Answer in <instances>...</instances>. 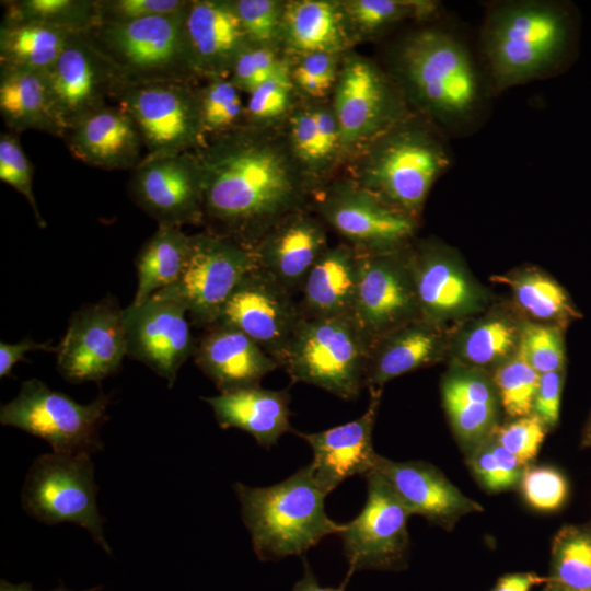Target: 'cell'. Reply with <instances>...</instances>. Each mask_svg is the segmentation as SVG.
<instances>
[{
  "label": "cell",
  "mask_w": 591,
  "mask_h": 591,
  "mask_svg": "<svg viewBox=\"0 0 591 591\" xmlns=\"http://www.w3.org/2000/svg\"><path fill=\"white\" fill-rule=\"evenodd\" d=\"M204 171V218L251 248L258 236L292 213L301 198L283 152L255 134L235 129L196 151Z\"/></svg>",
  "instance_id": "1"
},
{
  "label": "cell",
  "mask_w": 591,
  "mask_h": 591,
  "mask_svg": "<svg viewBox=\"0 0 591 591\" xmlns=\"http://www.w3.org/2000/svg\"><path fill=\"white\" fill-rule=\"evenodd\" d=\"M394 67L414 104L452 131L472 126L486 97V85L463 40L439 28L406 36L394 53Z\"/></svg>",
  "instance_id": "2"
},
{
  "label": "cell",
  "mask_w": 591,
  "mask_h": 591,
  "mask_svg": "<svg viewBox=\"0 0 591 591\" xmlns=\"http://www.w3.org/2000/svg\"><path fill=\"white\" fill-rule=\"evenodd\" d=\"M233 489L253 549L263 561L302 555L344 530V524L326 514L327 494L316 483L310 464L268 487L236 482Z\"/></svg>",
  "instance_id": "3"
},
{
  "label": "cell",
  "mask_w": 591,
  "mask_h": 591,
  "mask_svg": "<svg viewBox=\"0 0 591 591\" xmlns=\"http://www.w3.org/2000/svg\"><path fill=\"white\" fill-rule=\"evenodd\" d=\"M567 31L564 12L551 2L521 0L493 5L480 34L493 90L502 92L543 78L563 55Z\"/></svg>",
  "instance_id": "4"
},
{
  "label": "cell",
  "mask_w": 591,
  "mask_h": 591,
  "mask_svg": "<svg viewBox=\"0 0 591 591\" xmlns=\"http://www.w3.org/2000/svg\"><path fill=\"white\" fill-rule=\"evenodd\" d=\"M372 344L352 315H303L281 366L294 383L311 384L352 401L364 386Z\"/></svg>",
  "instance_id": "5"
},
{
  "label": "cell",
  "mask_w": 591,
  "mask_h": 591,
  "mask_svg": "<svg viewBox=\"0 0 591 591\" xmlns=\"http://www.w3.org/2000/svg\"><path fill=\"white\" fill-rule=\"evenodd\" d=\"M185 12L126 23H97L83 34L123 84L181 81L196 76L186 44Z\"/></svg>",
  "instance_id": "6"
},
{
  "label": "cell",
  "mask_w": 591,
  "mask_h": 591,
  "mask_svg": "<svg viewBox=\"0 0 591 591\" xmlns=\"http://www.w3.org/2000/svg\"><path fill=\"white\" fill-rule=\"evenodd\" d=\"M450 163L436 132L402 120L379 137L372 149L364 172L366 189L414 218Z\"/></svg>",
  "instance_id": "7"
},
{
  "label": "cell",
  "mask_w": 591,
  "mask_h": 591,
  "mask_svg": "<svg viewBox=\"0 0 591 591\" xmlns=\"http://www.w3.org/2000/svg\"><path fill=\"white\" fill-rule=\"evenodd\" d=\"M109 396L100 392L89 404L30 379L1 406L0 422L45 440L56 453L92 454L102 449L100 430L108 419Z\"/></svg>",
  "instance_id": "8"
},
{
  "label": "cell",
  "mask_w": 591,
  "mask_h": 591,
  "mask_svg": "<svg viewBox=\"0 0 591 591\" xmlns=\"http://www.w3.org/2000/svg\"><path fill=\"white\" fill-rule=\"evenodd\" d=\"M96 493L90 455L53 452L37 456L32 463L22 487L21 502L23 509L42 523L71 522L84 528L109 554Z\"/></svg>",
  "instance_id": "9"
},
{
  "label": "cell",
  "mask_w": 591,
  "mask_h": 591,
  "mask_svg": "<svg viewBox=\"0 0 591 591\" xmlns=\"http://www.w3.org/2000/svg\"><path fill=\"white\" fill-rule=\"evenodd\" d=\"M256 266L252 250L215 233L190 235L183 274L173 286L155 293L173 298L196 326H212L242 279Z\"/></svg>",
  "instance_id": "10"
},
{
  "label": "cell",
  "mask_w": 591,
  "mask_h": 591,
  "mask_svg": "<svg viewBox=\"0 0 591 591\" xmlns=\"http://www.w3.org/2000/svg\"><path fill=\"white\" fill-rule=\"evenodd\" d=\"M115 99L136 124L144 157L197 151L207 144L197 90L190 82L125 84Z\"/></svg>",
  "instance_id": "11"
},
{
  "label": "cell",
  "mask_w": 591,
  "mask_h": 591,
  "mask_svg": "<svg viewBox=\"0 0 591 591\" xmlns=\"http://www.w3.org/2000/svg\"><path fill=\"white\" fill-rule=\"evenodd\" d=\"M364 477V506L338 534L349 567L345 583L358 570H399L408 559L407 520L412 514L380 474L371 472Z\"/></svg>",
  "instance_id": "12"
},
{
  "label": "cell",
  "mask_w": 591,
  "mask_h": 591,
  "mask_svg": "<svg viewBox=\"0 0 591 591\" xmlns=\"http://www.w3.org/2000/svg\"><path fill=\"white\" fill-rule=\"evenodd\" d=\"M128 190L158 225L181 228L204 219V171L196 151L144 157L132 170Z\"/></svg>",
  "instance_id": "13"
},
{
  "label": "cell",
  "mask_w": 591,
  "mask_h": 591,
  "mask_svg": "<svg viewBox=\"0 0 591 591\" xmlns=\"http://www.w3.org/2000/svg\"><path fill=\"white\" fill-rule=\"evenodd\" d=\"M57 370L70 383L100 382L127 356L124 309L112 298L81 306L57 347Z\"/></svg>",
  "instance_id": "14"
},
{
  "label": "cell",
  "mask_w": 591,
  "mask_h": 591,
  "mask_svg": "<svg viewBox=\"0 0 591 591\" xmlns=\"http://www.w3.org/2000/svg\"><path fill=\"white\" fill-rule=\"evenodd\" d=\"M302 318L294 294L255 266L235 288L213 325L244 333L281 366Z\"/></svg>",
  "instance_id": "15"
},
{
  "label": "cell",
  "mask_w": 591,
  "mask_h": 591,
  "mask_svg": "<svg viewBox=\"0 0 591 591\" xmlns=\"http://www.w3.org/2000/svg\"><path fill=\"white\" fill-rule=\"evenodd\" d=\"M124 316L127 356L149 367L172 387L195 350L186 308L173 298L154 293L143 303L124 309Z\"/></svg>",
  "instance_id": "16"
},
{
  "label": "cell",
  "mask_w": 591,
  "mask_h": 591,
  "mask_svg": "<svg viewBox=\"0 0 591 591\" xmlns=\"http://www.w3.org/2000/svg\"><path fill=\"white\" fill-rule=\"evenodd\" d=\"M352 317L372 341L420 318L406 257L360 253Z\"/></svg>",
  "instance_id": "17"
},
{
  "label": "cell",
  "mask_w": 591,
  "mask_h": 591,
  "mask_svg": "<svg viewBox=\"0 0 591 591\" xmlns=\"http://www.w3.org/2000/svg\"><path fill=\"white\" fill-rule=\"evenodd\" d=\"M46 78L66 134L80 119L105 106L106 99H115L124 85L115 68L83 33L66 46L46 71Z\"/></svg>",
  "instance_id": "18"
},
{
  "label": "cell",
  "mask_w": 591,
  "mask_h": 591,
  "mask_svg": "<svg viewBox=\"0 0 591 591\" xmlns=\"http://www.w3.org/2000/svg\"><path fill=\"white\" fill-rule=\"evenodd\" d=\"M333 113L343 144L381 137L404 120L403 101L397 90L373 63L362 58L345 63Z\"/></svg>",
  "instance_id": "19"
},
{
  "label": "cell",
  "mask_w": 591,
  "mask_h": 591,
  "mask_svg": "<svg viewBox=\"0 0 591 591\" xmlns=\"http://www.w3.org/2000/svg\"><path fill=\"white\" fill-rule=\"evenodd\" d=\"M320 207L326 221L360 253L394 252L415 230L414 218L366 188H337Z\"/></svg>",
  "instance_id": "20"
},
{
  "label": "cell",
  "mask_w": 591,
  "mask_h": 591,
  "mask_svg": "<svg viewBox=\"0 0 591 591\" xmlns=\"http://www.w3.org/2000/svg\"><path fill=\"white\" fill-rule=\"evenodd\" d=\"M372 472L380 474L412 515L451 531L465 515L483 506L464 495L434 465L422 461H393L378 455Z\"/></svg>",
  "instance_id": "21"
},
{
  "label": "cell",
  "mask_w": 591,
  "mask_h": 591,
  "mask_svg": "<svg viewBox=\"0 0 591 591\" xmlns=\"http://www.w3.org/2000/svg\"><path fill=\"white\" fill-rule=\"evenodd\" d=\"M368 409L359 418L312 433L294 431L311 447L310 463L316 483L328 495L355 475L366 476L374 468L378 453L372 442L381 389L370 390Z\"/></svg>",
  "instance_id": "22"
},
{
  "label": "cell",
  "mask_w": 591,
  "mask_h": 591,
  "mask_svg": "<svg viewBox=\"0 0 591 591\" xmlns=\"http://www.w3.org/2000/svg\"><path fill=\"white\" fill-rule=\"evenodd\" d=\"M327 247L321 224L292 212L263 232L251 250L256 266L296 294Z\"/></svg>",
  "instance_id": "23"
},
{
  "label": "cell",
  "mask_w": 591,
  "mask_h": 591,
  "mask_svg": "<svg viewBox=\"0 0 591 591\" xmlns=\"http://www.w3.org/2000/svg\"><path fill=\"white\" fill-rule=\"evenodd\" d=\"M184 30L197 77H224L240 51L250 44L233 1H189Z\"/></svg>",
  "instance_id": "24"
},
{
  "label": "cell",
  "mask_w": 591,
  "mask_h": 591,
  "mask_svg": "<svg viewBox=\"0 0 591 591\" xmlns=\"http://www.w3.org/2000/svg\"><path fill=\"white\" fill-rule=\"evenodd\" d=\"M193 358L219 393L257 386L265 375L279 367L244 333L219 324L205 328L196 339Z\"/></svg>",
  "instance_id": "25"
},
{
  "label": "cell",
  "mask_w": 591,
  "mask_h": 591,
  "mask_svg": "<svg viewBox=\"0 0 591 591\" xmlns=\"http://www.w3.org/2000/svg\"><path fill=\"white\" fill-rule=\"evenodd\" d=\"M68 149L77 160L104 170H134L144 157L140 132L118 105H105L72 126L66 134Z\"/></svg>",
  "instance_id": "26"
},
{
  "label": "cell",
  "mask_w": 591,
  "mask_h": 591,
  "mask_svg": "<svg viewBox=\"0 0 591 591\" xmlns=\"http://www.w3.org/2000/svg\"><path fill=\"white\" fill-rule=\"evenodd\" d=\"M420 317L436 323L472 311L478 292L443 251L424 246L406 257Z\"/></svg>",
  "instance_id": "27"
},
{
  "label": "cell",
  "mask_w": 591,
  "mask_h": 591,
  "mask_svg": "<svg viewBox=\"0 0 591 591\" xmlns=\"http://www.w3.org/2000/svg\"><path fill=\"white\" fill-rule=\"evenodd\" d=\"M442 404L464 454L498 427L500 401L493 381L474 369L448 373L441 383Z\"/></svg>",
  "instance_id": "28"
},
{
  "label": "cell",
  "mask_w": 591,
  "mask_h": 591,
  "mask_svg": "<svg viewBox=\"0 0 591 591\" xmlns=\"http://www.w3.org/2000/svg\"><path fill=\"white\" fill-rule=\"evenodd\" d=\"M202 399L210 405L222 429L243 430L266 449L275 445L283 433L296 431L289 420L287 390H267L257 385Z\"/></svg>",
  "instance_id": "29"
},
{
  "label": "cell",
  "mask_w": 591,
  "mask_h": 591,
  "mask_svg": "<svg viewBox=\"0 0 591 591\" xmlns=\"http://www.w3.org/2000/svg\"><path fill=\"white\" fill-rule=\"evenodd\" d=\"M360 253L351 245L327 247L309 271L299 302L306 317L352 315Z\"/></svg>",
  "instance_id": "30"
},
{
  "label": "cell",
  "mask_w": 591,
  "mask_h": 591,
  "mask_svg": "<svg viewBox=\"0 0 591 591\" xmlns=\"http://www.w3.org/2000/svg\"><path fill=\"white\" fill-rule=\"evenodd\" d=\"M0 114L11 132L28 129L65 137L46 72L0 65Z\"/></svg>",
  "instance_id": "31"
},
{
  "label": "cell",
  "mask_w": 591,
  "mask_h": 591,
  "mask_svg": "<svg viewBox=\"0 0 591 591\" xmlns=\"http://www.w3.org/2000/svg\"><path fill=\"white\" fill-rule=\"evenodd\" d=\"M439 350L440 337L432 323L414 320L373 341L364 385L381 389L387 381L431 363Z\"/></svg>",
  "instance_id": "32"
},
{
  "label": "cell",
  "mask_w": 591,
  "mask_h": 591,
  "mask_svg": "<svg viewBox=\"0 0 591 591\" xmlns=\"http://www.w3.org/2000/svg\"><path fill=\"white\" fill-rule=\"evenodd\" d=\"M343 11L329 1H293L283 10L282 26L291 47L304 55L335 54L347 44Z\"/></svg>",
  "instance_id": "33"
},
{
  "label": "cell",
  "mask_w": 591,
  "mask_h": 591,
  "mask_svg": "<svg viewBox=\"0 0 591 591\" xmlns=\"http://www.w3.org/2000/svg\"><path fill=\"white\" fill-rule=\"evenodd\" d=\"M190 235L177 227L158 225L137 258L138 286L131 304L139 305L181 278L189 252Z\"/></svg>",
  "instance_id": "34"
},
{
  "label": "cell",
  "mask_w": 591,
  "mask_h": 591,
  "mask_svg": "<svg viewBox=\"0 0 591 591\" xmlns=\"http://www.w3.org/2000/svg\"><path fill=\"white\" fill-rule=\"evenodd\" d=\"M78 34L34 22L2 19L0 65L46 72Z\"/></svg>",
  "instance_id": "35"
},
{
  "label": "cell",
  "mask_w": 591,
  "mask_h": 591,
  "mask_svg": "<svg viewBox=\"0 0 591 591\" xmlns=\"http://www.w3.org/2000/svg\"><path fill=\"white\" fill-rule=\"evenodd\" d=\"M548 581L573 591H591V524L564 525L551 545Z\"/></svg>",
  "instance_id": "36"
},
{
  "label": "cell",
  "mask_w": 591,
  "mask_h": 591,
  "mask_svg": "<svg viewBox=\"0 0 591 591\" xmlns=\"http://www.w3.org/2000/svg\"><path fill=\"white\" fill-rule=\"evenodd\" d=\"M508 285L518 304L536 320L567 321L578 316L565 290L551 277L535 270L496 277Z\"/></svg>",
  "instance_id": "37"
},
{
  "label": "cell",
  "mask_w": 591,
  "mask_h": 591,
  "mask_svg": "<svg viewBox=\"0 0 591 591\" xmlns=\"http://www.w3.org/2000/svg\"><path fill=\"white\" fill-rule=\"evenodd\" d=\"M3 19L44 24L82 34L96 23L95 0H14L2 2Z\"/></svg>",
  "instance_id": "38"
},
{
  "label": "cell",
  "mask_w": 591,
  "mask_h": 591,
  "mask_svg": "<svg viewBox=\"0 0 591 591\" xmlns=\"http://www.w3.org/2000/svg\"><path fill=\"white\" fill-rule=\"evenodd\" d=\"M521 329L502 316L489 317L473 326L463 337L460 352L472 369L501 364L518 349Z\"/></svg>",
  "instance_id": "39"
},
{
  "label": "cell",
  "mask_w": 591,
  "mask_h": 591,
  "mask_svg": "<svg viewBox=\"0 0 591 591\" xmlns=\"http://www.w3.org/2000/svg\"><path fill=\"white\" fill-rule=\"evenodd\" d=\"M540 375L520 346L508 360L497 367L491 381L501 407L512 419L533 413Z\"/></svg>",
  "instance_id": "40"
},
{
  "label": "cell",
  "mask_w": 591,
  "mask_h": 591,
  "mask_svg": "<svg viewBox=\"0 0 591 591\" xmlns=\"http://www.w3.org/2000/svg\"><path fill=\"white\" fill-rule=\"evenodd\" d=\"M204 134L215 138L237 129L243 106L240 90L224 77L208 78V83L197 90Z\"/></svg>",
  "instance_id": "41"
},
{
  "label": "cell",
  "mask_w": 591,
  "mask_h": 591,
  "mask_svg": "<svg viewBox=\"0 0 591 591\" xmlns=\"http://www.w3.org/2000/svg\"><path fill=\"white\" fill-rule=\"evenodd\" d=\"M465 457L479 485L493 494L518 486L525 468L493 436L465 453Z\"/></svg>",
  "instance_id": "42"
},
{
  "label": "cell",
  "mask_w": 591,
  "mask_h": 591,
  "mask_svg": "<svg viewBox=\"0 0 591 591\" xmlns=\"http://www.w3.org/2000/svg\"><path fill=\"white\" fill-rule=\"evenodd\" d=\"M432 1L351 0L344 4L348 19L363 33H375L406 18H428L437 11Z\"/></svg>",
  "instance_id": "43"
},
{
  "label": "cell",
  "mask_w": 591,
  "mask_h": 591,
  "mask_svg": "<svg viewBox=\"0 0 591 591\" xmlns=\"http://www.w3.org/2000/svg\"><path fill=\"white\" fill-rule=\"evenodd\" d=\"M519 487L528 506L546 513L559 510L569 495L566 476L551 465H528L522 473Z\"/></svg>",
  "instance_id": "44"
},
{
  "label": "cell",
  "mask_w": 591,
  "mask_h": 591,
  "mask_svg": "<svg viewBox=\"0 0 591 591\" xmlns=\"http://www.w3.org/2000/svg\"><path fill=\"white\" fill-rule=\"evenodd\" d=\"M519 346L537 373L561 371L565 352L557 326L526 324L521 329Z\"/></svg>",
  "instance_id": "45"
},
{
  "label": "cell",
  "mask_w": 591,
  "mask_h": 591,
  "mask_svg": "<svg viewBox=\"0 0 591 591\" xmlns=\"http://www.w3.org/2000/svg\"><path fill=\"white\" fill-rule=\"evenodd\" d=\"M0 179L27 199L37 224L45 228L46 222L40 216L33 193L32 164L16 135L11 131L0 135Z\"/></svg>",
  "instance_id": "46"
},
{
  "label": "cell",
  "mask_w": 591,
  "mask_h": 591,
  "mask_svg": "<svg viewBox=\"0 0 591 591\" xmlns=\"http://www.w3.org/2000/svg\"><path fill=\"white\" fill-rule=\"evenodd\" d=\"M548 429L534 414L498 425L493 438L523 466L532 464Z\"/></svg>",
  "instance_id": "47"
},
{
  "label": "cell",
  "mask_w": 591,
  "mask_h": 591,
  "mask_svg": "<svg viewBox=\"0 0 591 591\" xmlns=\"http://www.w3.org/2000/svg\"><path fill=\"white\" fill-rule=\"evenodd\" d=\"M187 0H95L96 23H126L184 12Z\"/></svg>",
  "instance_id": "48"
},
{
  "label": "cell",
  "mask_w": 591,
  "mask_h": 591,
  "mask_svg": "<svg viewBox=\"0 0 591 591\" xmlns=\"http://www.w3.org/2000/svg\"><path fill=\"white\" fill-rule=\"evenodd\" d=\"M287 70L275 54L265 46L246 45L231 68V81L240 91L251 93L258 85Z\"/></svg>",
  "instance_id": "49"
},
{
  "label": "cell",
  "mask_w": 591,
  "mask_h": 591,
  "mask_svg": "<svg viewBox=\"0 0 591 591\" xmlns=\"http://www.w3.org/2000/svg\"><path fill=\"white\" fill-rule=\"evenodd\" d=\"M248 43L265 46L274 40L282 26L283 11L273 0L233 1Z\"/></svg>",
  "instance_id": "50"
},
{
  "label": "cell",
  "mask_w": 591,
  "mask_h": 591,
  "mask_svg": "<svg viewBox=\"0 0 591 591\" xmlns=\"http://www.w3.org/2000/svg\"><path fill=\"white\" fill-rule=\"evenodd\" d=\"M291 80L288 70L268 79L250 94L245 112L253 121H263L280 116L288 107Z\"/></svg>",
  "instance_id": "51"
},
{
  "label": "cell",
  "mask_w": 591,
  "mask_h": 591,
  "mask_svg": "<svg viewBox=\"0 0 591 591\" xmlns=\"http://www.w3.org/2000/svg\"><path fill=\"white\" fill-rule=\"evenodd\" d=\"M298 85L312 96H323L336 80V60L333 54L305 55L293 71Z\"/></svg>",
  "instance_id": "52"
},
{
  "label": "cell",
  "mask_w": 591,
  "mask_h": 591,
  "mask_svg": "<svg viewBox=\"0 0 591 591\" xmlns=\"http://www.w3.org/2000/svg\"><path fill=\"white\" fill-rule=\"evenodd\" d=\"M291 139L296 153L302 160L316 163L328 159L318 136L313 111L300 112L293 117Z\"/></svg>",
  "instance_id": "53"
},
{
  "label": "cell",
  "mask_w": 591,
  "mask_h": 591,
  "mask_svg": "<svg viewBox=\"0 0 591 591\" xmlns=\"http://www.w3.org/2000/svg\"><path fill=\"white\" fill-rule=\"evenodd\" d=\"M561 390V371L547 372L540 375L532 414L538 417L547 429L555 428L558 424Z\"/></svg>",
  "instance_id": "54"
},
{
  "label": "cell",
  "mask_w": 591,
  "mask_h": 591,
  "mask_svg": "<svg viewBox=\"0 0 591 591\" xmlns=\"http://www.w3.org/2000/svg\"><path fill=\"white\" fill-rule=\"evenodd\" d=\"M57 350L49 343H36L33 339L25 337L16 344L0 343V378L11 376L14 366L24 360V355L27 351Z\"/></svg>",
  "instance_id": "55"
},
{
  "label": "cell",
  "mask_w": 591,
  "mask_h": 591,
  "mask_svg": "<svg viewBox=\"0 0 591 591\" xmlns=\"http://www.w3.org/2000/svg\"><path fill=\"white\" fill-rule=\"evenodd\" d=\"M313 112L324 152L329 158L341 143L336 117L334 113L323 108Z\"/></svg>",
  "instance_id": "56"
},
{
  "label": "cell",
  "mask_w": 591,
  "mask_h": 591,
  "mask_svg": "<svg viewBox=\"0 0 591 591\" xmlns=\"http://www.w3.org/2000/svg\"><path fill=\"white\" fill-rule=\"evenodd\" d=\"M547 581V577L535 572H513L500 577L491 591H531L533 587Z\"/></svg>",
  "instance_id": "57"
},
{
  "label": "cell",
  "mask_w": 591,
  "mask_h": 591,
  "mask_svg": "<svg viewBox=\"0 0 591 591\" xmlns=\"http://www.w3.org/2000/svg\"><path fill=\"white\" fill-rule=\"evenodd\" d=\"M346 583L340 587H323L321 586L310 565L304 560V570L302 578L294 584L292 591H345Z\"/></svg>",
  "instance_id": "58"
},
{
  "label": "cell",
  "mask_w": 591,
  "mask_h": 591,
  "mask_svg": "<svg viewBox=\"0 0 591 591\" xmlns=\"http://www.w3.org/2000/svg\"><path fill=\"white\" fill-rule=\"evenodd\" d=\"M100 589H101V587L97 586V587L90 588V589H86V590H83V591H97ZM0 591H34V590L27 583L12 584V583H10V582H8L5 580H1L0 581ZM50 591H73V590H69V589L65 588L63 586H59L58 588H56L54 590H50Z\"/></svg>",
  "instance_id": "59"
},
{
  "label": "cell",
  "mask_w": 591,
  "mask_h": 591,
  "mask_svg": "<svg viewBox=\"0 0 591 591\" xmlns=\"http://www.w3.org/2000/svg\"><path fill=\"white\" fill-rule=\"evenodd\" d=\"M579 444L583 449L591 447V413L582 429Z\"/></svg>",
  "instance_id": "60"
},
{
  "label": "cell",
  "mask_w": 591,
  "mask_h": 591,
  "mask_svg": "<svg viewBox=\"0 0 591 591\" xmlns=\"http://www.w3.org/2000/svg\"><path fill=\"white\" fill-rule=\"evenodd\" d=\"M542 591H573V590L553 583V582H546Z\"/></svg>",
  "instance_id": "61"
},
{
  "label": "cell",
  "mask_w": 591,
  "mask_h": 591,
  "mask_svg": "<svg viewBox=\"0 0 591 591\" xmlns=\"http://www.w3.org/2000/svg\"><path fill=\"white\" fill-rule=\"evenodd\" d=\"M589 523L591 524V518H590V521H589Z\"/></svg>",
  "instance_id": "62"
}]
</instances>
